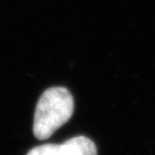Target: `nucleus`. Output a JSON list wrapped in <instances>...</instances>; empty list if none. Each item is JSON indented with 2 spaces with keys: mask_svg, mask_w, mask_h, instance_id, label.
Masks as SVG:
<instances>
[{
  "mask_svg": "<svg viewBox=\"0 0 155 155\" xmlns=\"http://www.w3.org/2000/svg\"><path fill=\"white\" fill-rule=\"evenodd\" d=\"M74 98L63 87H54L43 92L36 104L33 119V134L45 140L71 119L74 113Z\"/></svg>",
  "mask_w": 155,
  "mask_h": 155,
  "instance_id": "f257e3e1",
  "label": "nucleus"
},
{
  "mask_svg": "<svg viewBox=\"0 0 155 155\" xmlns=\"http://www.w3.org/2000/svg\"><path fill=\"white\" fill-rule=\"evenodd\" d=\"M26 155H97V147L91 139L77 136L63 144L39 145Z\"/></svg>",
  "mask_w": 155,
  "mask_h": 155,
  "instance_id": "f03ea898",
  "label": "nucleus"
}]
</instances>
